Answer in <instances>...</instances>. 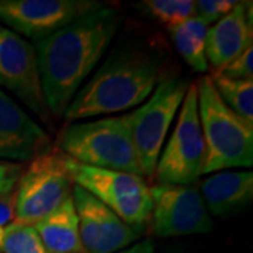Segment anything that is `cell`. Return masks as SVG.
I'll use <instances>...</instances> for the list:
<instances>
[{
    "label": "cell",
    "mask_w": 253,
    "mask_h": 253,
    "mask_svg": "<svg viewBox=\"0 0 253 253\" xmlns=\"http://www.w3.org/2000/svg\"><path fill=\"white\" fill-rule=\"evenodd\" d=\"M117 253H155V244L151 238H146Z\"/></svg>",
    "instance_id": "obj_25"
},
{
    "label": "cell",
    "mask_w": 253,
    "mask_h": 253,
    "mask_svg": "<svg viewBox=\"0 0 253 253\" xmlns=\"http://www.w3.org/2000/svg\"><path fill=\"white\" fill-rule=\"evenodd\" d=\"M0 87L16 94L37 117L49 123L36 48L27 40L0 24Z\"/></svg>",
    "instance_id": "obj_11"
},
{
    "label": "cell",
    "mask_w": 253,
    "mask_h": 253,
    "mask_svg": "<svg viewBox=\"0 0 253 253\" xmlns=\"http://www.w3.org/2000/svg\"><path fill=\"white\" fill-rule=\"evenodd\" d=\"M200 194L208 214L231 217L245 211L253 200L252 172H219L200 184Z\"/></svg>",
    "instance_id": "obj_15"
},
{
    "label": "cell",
    "mask_w": 253,
    "mask_h": 253,
    "mask_svg": "<svg viewBox=\"0 0 253 253\" xmlns=\"http://www.w3.org/2000/svg\"><path fill=\"white\" fill-rule=\"evenodd\" d=\"M196 3V16L208 27L226 16L238 4L235 0H199Z\"/></svg>",
    "instance_id": "obj_21"
},
{
    "label": "cell",
    "mask_w": 253,
    "mask_h": 253,
    "mask_svg": "<svg viewBox=\"0 0 253 253\" xmlns=\"http://www.w3.org/2000/svg\"><path fill=\"white\" fill-rule=\"evenodd\" d=\"M208 26L197 16L186 20L177 26L168 27V33L172 38L176 51L180 54L184 62L197 73H206L208 71L207 56H206V38Z\"/></svg>",
    "instance_id": "obj_17"
},
{
    "label": "cell",
    "mask_w": 253,
    "mask_h": 253,
    "mask_svg": "<svg viewBox=\"0 0 253 253\" xmlns=\"http://www.w3.org/2000/svg\"><path fill=\"white\" fill-rule=\"evenodd\" d=\"M14 222V200L13 194L0 199V228Z\"/></svg>",
    "instance_id": "obj_24"
},
{
    "label": "cell",
    "mask_w": 253,
    "mask_h": 253,
    "mask_svg": "<svg viewBox=\"0 0 253 253\" xmlns=\"http://www.w3.org/2000/svg\"><path fill=\"white\" fill-rule=\"evenodd\" d=\"M56 148L84 166L144 176L129 132L128 114L71 123L63 128Z\"/></svg>",
    "instance_id": "obj_3"
},
{
    "label": "cell",
    "mask_w": 253,
    "mask_h": 253,
    "mask_svg": "<svg viewBox=\"0 0 253 253\" xmlns=\"http://www.w3.org/2000/svg\"><path fill=\"white\" fill-rule=\"evenodd\" d=\"M201 131L206 144V173L253 165V126L248 124L219 97L210 75L196 84Z\"/></svg>",
    "instance_id": "obj_4"
},
{
    "label": "cell",
    "mask_w": 253,
    "mask_h": 253,
    "mask_svg": "<svg viewBox=\"0 0 253 253\" xmlns=\"http://www.w3.org/2000/svg\"><path fill=\"white\" fill-rule=\"evenodd\" d=\"M206 144L201 131L196 84H190L172 135L155 168L158 184L189 186L204 174Z\"/></svg>",
    "instance_id": "obj_8"
},
{
    "label": "cell",
    "mask_w": 253,
    "mask_h": 253,
    "mask_svg": "<svg viewBox=\"0 0 253 253\" xmlns=\"http://www.w3.org/2000/svg\"><path fill=\"white\" fill-rule=\"evenodd\" d=\"M210 78L226 106L253 126V81H234L221 73H212Z\"/></svg>",
    "instance_id": "obj_18"
},
{
    "label": "cell",
    "mask_w": 253,
    "mask_h": 253,
    "mask_svg": "<svg viewBox=\"0 0 253 253\" xmlns=\"http://www.w3.org/2000/svg\"><path fill=\"white\" fill-rule=\"evenodd\" d=\"M33 228L48 253H87L82 244L72 197Z\"/></svg>",
    "instance_id": "obj_16"
},
{
    "label": "cell",
    "mask_w": 253,
    "mask_h": 253,
    "mask_svg": "<svg viewBox=\"0 0 253 253\" xmlns=\"http://www.w3.org/2000/svg\"><path fill=\"white\" fill-rule=\"evenodd\" d=\"M23 170L24 166L21 163L0 161V199L14 193Z\"/></svg>",
    "instance_id": "obj_23"
},
{
    "label": "cell",
    "mask_w": 253,
    "mask_h": 253,
    "mask_svg": "<svg viewBox=\"0 0 253 253\" xmlns=\"http://www.w3.org/2000/svg\"><path fill=\"white\" fill-rule=\"evenodd\" d=\"M228 79L234 81H253V48H248L235 61L225 66L221 72Z\"/></svg>",
    "instance_id": "obj_22"
},
{
    "label": "cell",
    "mask_w": 253,
    "mask_h": 253,
    "mask_svg": "<svg viewBox=\"0 0 253 253\" xmlns=\"http://www.w3.org/2000/svg\"><path fill=\"white\" fill-rule=\"evenodd\" d=\"M73 183L110 208L126 225L145 232L152 211L149 186L142 176L84 166L69 158Z\"/></svg>",
    "instance_id": "obj_7"
},
{
    "label": "cell",
    "mask_w": 253,
    "mask_h": 253,
    "mask_svg": "<svg viewBox=\"0 0 253 253\" xmlns=\"http://www.w3.org/2000/svg\"><path fill=\"white\" fill-rule=\"evenodd\" d=\"M3 253H48L31 225L11 222L4 228V236L0 244Z\"/></svg>",
    "instance_id": "obj_20"
},
{
    "label": "cell",
    "mask_w": 253,
    "mask_h": 253,
    "mask_svg": "<svg viewBox=\"0 0 253 253\" xmlns=\"http://www.w3.org/2000/svg\"><path fill=\"white\" fill-rule=\"evenodd\" d=\"M69 158L58 148L38 155L23 170L13 193L14 222L34 225L72 197Z\"/></svg>",
    "instance_id": "obj_5"
},
{
    "label": "cell",
    "mask_w": 253,
    "mask_h": 253,
    "mask_svg": "<svg viewBox=\"0 0 253 253\" xmlns=\"http://www.w3.org/2000/svg\"><path fill=\"white\" fill-rule=\"evenodd\" d=\"M149 191L152 211L146 226L155 238L208 234L212 229L211 215L196 186L156 184Z\"/></svg>",
    "instance_id": "obj_9"
},
{
    "label": "cell",
    "mask_w": 253,
    "mask_h": 253,
    "mask_svg": "<svg viewBox=\"0 0 253 253\" xmlns=\"http://www.w3.org/2000/svg\"><path fill=\"white\" fill-rule=\"evenodd\" d=\"M101 6L94 0H0V23L37 42Z\"/></svg>",
    "instance_id": "obj_10"
},
{
    "label": "cell",
    "mask_w": 253,
    "mask_h": 253,
    "mask_svg": "<svg viewBox=\"0 0 253 253\" xmlns=\"http://www.w3.org/2000/svg\"><path fill=\"white\" fill-rule=\"evenodd\" d=\"M252 1H244L208 28L206 56L212 73L221 72L252 46Z\"/></svg>",
    "instance_id": "obj_14"
},
{
    "label": "cell",
    "mask_w": 253,
    "mask_h": 253,
    "mask_svg": "<svg viewBox=\"0 0 253 253\" xmlns=\"http://www.w3.org/2000/svg\"><path fill=\"white\" fill-rule=\"evenodd\" d=\"M49 148L45 129L0 90V161L30 162Z\"/></svg>",
    "instance_id": "obj_13"
},
{
    "label": "cell",
    "mask_w": 253,
    "mask_h": 253,
    "mask_svg": "<svg viewBox=\"0 0 253 253\" xmlns=\"http://www.w3.org/2000/svg\"><path fill=\"white\" fill-rule=\"evenodd\" d=\"M169 63L168 48L161 38L121 36L103 65L65 110V121L76 123L139 106L172 75Z\"/></svg>",
    "instance_id": "obj_1"
},
{
    "label": "cell",
    "mask_w": 253,
    "mask_h": 253,
    "mask_svg": "<svg viewBox=\"0 0 253 253\" xmlns=\"http://www.w3.org/2000/svg\"><path fill=\"white\" fill-rule=\"evenodd\" d=\"M145 16L158 20L166 27H173L196 17V3L193 0H145L136 4Z\"/></svg>",
    "instance_id": "obj_19"
},
{
    "label": "cell",
    "mask_w": 253,
    "mask_h": 253,
    "mask_svg": "<svg viewBox=\"0 0 253 253\" xmlns=\"http://www.w3.org/2000/svg\"><path fill=\"white\" fill-rule=\"evenodd\" d=\"M72 199L82 244L87 253H117L144 235L142 231L126 225L110 208L76 184Z\"/></svg>",
    "instance_id": "obj_12"
},
{
    "label": "cell",
    "mask_w": 253,
    "mask_h": 253,
    "mask_svg": "<svg viewBox=\"0 0 253 253\" xmlns=\"http://www.w3.org/2000/svg\"><path fill=\"white\" fill-rule=\"evenodd\" d=\"M190 83L172 73L163 79L146 103L128 114L129 132L141 169L154 176L169 126L180 109Z\"/></svg>",
    "instance_id": "obj_6"
},
{
    "label": "cell",
    "mask_w": 253,
    "mask_h": 253,
    "mask_svg": "<svg viewBox=\"0 0 253 253\" xmlns=\"http://www.w3.org/2000/svg\"><path fill=\"white\" fill-rule=\"evenodd\" d=\"M123 21L124 17L117 9L101 6L37 41L34 48L44 97L56 120L63 117L65 110L111 45Z\"/></svg>",
    "instance_id": "obj_2"
}]
</instances>
